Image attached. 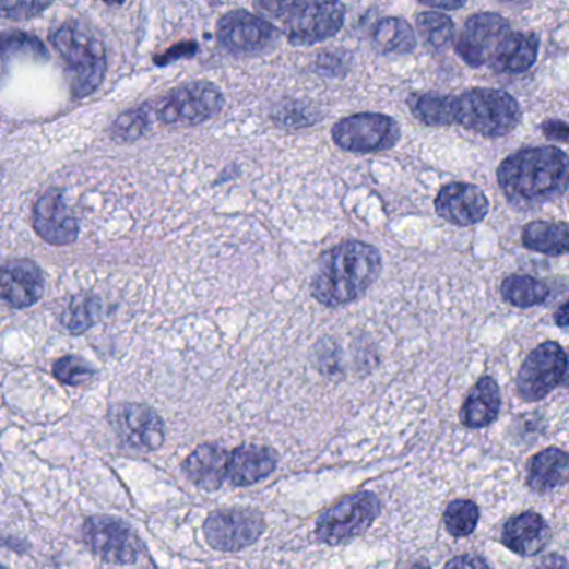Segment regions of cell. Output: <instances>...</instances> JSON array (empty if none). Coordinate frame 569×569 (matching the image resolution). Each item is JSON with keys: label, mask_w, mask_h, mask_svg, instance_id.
<instances>
[{"label": "cell", "mask_w": 569, "mask_h": 569, "mask_svg": "<svg viewBox=\"0 0 569 569\" xmlns=\"http://www.w3.org/2000/svg\"><path fill=\"white\" fill-rule=\"evenodd\" d=\"M513 28L502 15L496 12H479L471 15L458 37L454 49L471 68L488 64L496 47Z\"/></svg>", "instance_id": "4fadbf2b"}, {"label": "cell", "mask_w": 569, "mask_h": 569, "mask_svg": "<svg viewBox=\"0 0 569 569\" xmlns=\"http://www.w3.org/2000/svg\"><path fill=\"white\" fill-rule=\"evenodd\" d=\"M378 248L363 241L340 242L319 258L311 280V294L325 308L356 301L381 276Z\"/></svg>", "instance_id": "3957f363"}, {"label": "cell", "mask_w": 569, "mask_h": 569, "mask_svg": "<svg viewBox=\"0 0 569 569\" xmlns=\"http://www.w3.org/2000/svg\"><path fill=\"white\" fill-rule=\"evenodd\" d=\"M50 8V2H25V0H0V17L25 21Z\"/></svg>", "instance_id": "836d02e7"}, {"label": "cell", "mask_w": 569, "mask_h": 569, "mask_svg": "<svg viewBox=\"0 0 569 569\" xmlns=\"http://www.w3.org/2000/svg\"><path fill=\"white\" fill-rule=\"evenodd\" d=\"M496 179L509 204L533 211L568 191V156L555 145L520 149L499 164Z\"/></svg>", "instance_id": "7a4b0ae2"}, {"label": "cell", "mask_w": 569, "mask_h": 569, "mask_svg": "<svg viewBox=\"0 0 569 569\" xmlns=\"http://www.w3.org/2000/svg\"><path fill=\"white\" fill-rule=\"evenodd\" d=\"M542 131L545 132L546 138L556 139V141H568V125L558 119H549L542 126Z\"/></svg>", "instance_id": "8d00e7d4"}, {"label": "cell", "mask_w": 569, "mask_h": 569, "mask_svg": "<svg viewBox=\"0 0 569 569\" xmlns=\"http://www.w3.org/2000/svg\"><path fill=\"white\" fill-rule=\"evenodd\" d=\"M521 241L530 251L559 258L569 249L568 224L533 221L521 230Z\"/></svg>", "instance_id": "cb8c5ba5"}, {"label": "cell", "mask_w": 569, "mask_h": 569, "mask_svg": "<svg viewBox=\"0 0 569 569\" xmlns=\"http://www.w3.org/2000/svg\"><path fill=\"white\" fill-rule=\"evenodd\" d=\"M568 303L561 305V308L555 312V322L559 325V328L566 329L568 328Z\"/></svg>", "instance_id": "ab89813d"}, {"label": "cell", "mask_w": 569, "mask_h": 569, "mask_svg": "<svg viewBox=\"0 0 569 569\" xmlns=\"http://www.w3.org/2000/svg\"><path fill=\"white\" fill-rule=\"evenodd\" d=\"M407 107L417 121L431 128L460 126L483 138L511 134L523 119L520 103L511 94L493 87H473L464 93L413 94Z\"/></svg>", "instance_id": "6da1fadb"}, {"label": "cell", "mask_w": 569, "mask_h": 569, "mask_svg": "<svg viewBox=\"0 0 569 569\" xmlns=\"http://www.w3.org/2000/svg\"><path fill=\"white\" fill-rule=\"evenodd\" d=\"M264 526V518L256 509H220L205 520V542L217 552H241L258 542Z\"/></svg>", "instance_id": "7c38bea8"}, {"label": "cell", "mask_w": 569, "mask_h": 569, "mask_svg": "<svg viewBox=\"0 0 569 569\" xmlns=\"http://www.w3.org/2000/svg\"><path fill=\"white\" fill-rule=\"evenodd\" d=\"M568 357L555 341L540 344L524 359L517 378L518 394L527 403H536L555 391L566 378Z\"/></svg>", "instance_id": "8fae6325"}, {"label": "cell", "mask_w": 569, "mask_h": 569, "mask_svg": "<svg viewBox=\"0 0 569 569\" xmlns=\"http://www.w3.org/2000/svg\"><path fill=\"white\" fill-rule=\"evenodd\" d=\"M50 40L68 66L74 96L93 94L106 75L107 59L103 43L75 22L56 28L50 34Z\"/></svg>", "instance_id": "5b68a950"}, {"label": "cell", "mask_w": 569, "mask_h": 569, "mask_svg": "<svg viewBox=\"0 0 569 569\" xmlns=\"http://www.w3.org/2000/svg\"><path fill=\"white\" fill-rule=\"evenodd\" d=\"M501 410V391L493 378H482L471 389L461 407L460 419L466 428L479 429L491 425Z\"/></svg>", "instance_id": "7402d4cb"}, {"label": "cell", "mask_w": 569, "mask_h": 569, "mask_svg": "<svg viewBox=\"0 0 569 569\" xmlns=\"http://www.w3.org/2000/svg\"><path fill=\"white\" fill-rule=\"evenodd\" d=\"M0 569H8V568H4V566H0Z\"/></svg>", "instance_id": "b9f144b4"}, {"label": "cell", "mask_w": 569, "mask_h": 569, "mask_svg": "<svg viewBox=\"0 0 569 569\" xmlns=\"http://www.w3.org/2000/svg\"><path fill=\"white\" fill-rule=\"evenodd\" d=\"M99 309L96 299L82 296L75 297L71 306L66 309L64 316H62V324L71 333H84L85 329L91 328L96 322Z\"/></svg>", "instance_id": "4dcf8cb0"}, {"label": "cell", "mask_w": 569, "mask_h": 569, "mask_svg": "<svg viewBox=\"0 0 569 569\" xmlns=\"http://www.w3.org/2000/svg\"><path fill=\"white\" fill-rule=\"evenodd\" d=\"M379 511L381 502L372 493L363 491L347 496L319 518L316 523V536L325 545H343L366 533L379 517Z\"/></svg>", "instance_id": "52a82bcc"}, {"label": "cell", "mask_w": 569, "mask_h": 569, "mask_svg": "<svg viewBox=\"0 0 569 569\" xmlns=\"http://www.w3.org/2000/svg\"><path fill=\"white\" fill-rule=\"evenodd\" d=\"M549 289L545 281L536 280L526 274H513L501 283V297L514 308L527 309L548 301Z\"/></svg>", "instance_id": "4316f807"}, {"label": "cell", "mask_w": 569, "mask_h": 569, "mask_svg": "<svg viewBox=\"0 0 569 569\" xmlns=\"http://www.w3.org/2000/svg\"><path fill=\"white\" fill-rule=\"evenodd\" d=\"M43 293V271L36 262L17 259L0 269V297L14 308H31Z\"/></svg>", "instance_id": "e0dca14e"}, {"label": "cell", "mask_w": 569, "mask_h": 569, "mask_svg": "<svg viewBox=\"0 0 569 569\" xmlns=\"http://www.w3.org/2000/svg\"><path fill=\"white\" fill-rule=\"evenodd\" d=\"M318 119L315 107L306 106L301 100H284L273 112L274 125L283 129L309 128L319 122Z\"/></svg>", "instance_id": "f546056e"}, {"label": "cell", "mask_w": 569, "mask_h": 569, "mask_svg": "<svg viewBox=\"0 0 569 569\" xmlns=\"http://www.w3.org/2000/svg\"><path fill=\"white\" fill-rule=\"evenodd\" d=\"M549 537L552 530L548 523L534 511L506 521L501 533L502 545L520 556L540 555L548 546Z\"/></svg>", "instance_id": "ac0fdd59"}, {"label": "cell", "mask_w": 569, "mask_h": 569, "mask_svg": "<svg viewBox=\"0 0 569 569\" xmlns=\"http://www.w3.org/2000/svg\"><path fill=\"white\" fill-rule=\"evenodd\" d=\"M43 61L47 50L37 37L12 33L0 37V85L11 74V66L19 61Z\"/></svg>", "instance_id": "d4e9b609"}, {"label": "cell", "mask_w": 569, "mask_h": 569, "mask_svg": "<svg viewBox=\"0 0 569 569\" xmlns=\"http://www.w3.org/2000/svg\"><path fill=\"white\" fill-rule=\"evenodd\" d=\"M229 453L217 444H202L185 461V471L198 488L216 491L227 477Z\"/></svg>", "instance_id": "44dd1931"}, {"label": "cell", "mask_w": 569, "mask_h": 569, "mask_svg": "<svg viewBox=\"0 0 569 569\" xmlns=\"http://www.w3.org/2000/svg\"><path fill=\"white\" fill-rule=\"evenodd\" d=\"M372 44L381 54H411L417 47V37L404 19L384 17L372 31Z\"/></svg>", "instance_id": "484cf974"}, {"label": "cell", "mask_w": 569, "mask_h": 569, "mask_svg": "<svg viewBox=\"0 0 569 569\" xmlns=\"http://www.w3.org/2000/svg\"><path fill=\"white\" fill-rule=\"evenodd\" d=\"M110 425L125 444L142 451H154L164 442V425L159 414L144 404L125 403L109 413Z\"/></svg>", "instance_id": "5bb4252c"}, {"label": "cell", "mask_w": 569, "mask_h": 569, "mask_svg": "<svg viewBox=\"0 0 569 569\" xmlns=\"http://www.w3.org/2000/svg\"><path fill=\"white\" fill-rule=\"evenodd\" d=\"M54 376L62 384L81 386L96 376L93 366L79 356H64L59 361L54 363Z\"/></svg>", "instance_id": "1f68e13d"}, {"label": "cell", "mask_w": 569, "mask_h": 569, "mask_svg": "<svg viewBox=\"0 0 569 569\" xmlns=\"http://www.w3.org/2000/svg\"><path fill=\"white\" fill-rule=\"evenodd\" d=\"M224 94L213 82L195 81L177 87L157 106L159 121L170 126H195L213 119L224 107Z\"/></svg>", "instance_id": "9c48e42d"}, {"label": "cell", "mask_w": 569, "mask_h": 569, "mask_svg": "<svg viewBox=\"0 0 569 569\" xmlns=\"http://www.w3.org/2000/svg\"><path fill=\"white\" fill-rule=\"evenodd\" d=\"M277 466V454L265 446L246 444L229 454L227 479L237 488L256 485Z\"/></svg>", "instance_id": "d6986e66"}, {"label": "cell", "mask_w": 569, "mask_h": 569, "mask_svg": "<svg viewBox=\"0 0 569 569\" xmlns=\"http://www.w3.org/2000/svg\"><path fill=\"white\" fill-rule=\"evenodd\" d=\"M479 521V508L470 499H457L446 508L444 526L454 537L470 536Z\"/></svg>", "instance_id": "f1b7e54d"}, {"label": "cell", "mask_w": 569, "mask_h": 569, "mask_svg": "<svg viewBox=\"0 0 569 569\" xmlns=\"http://www.w3.org/2000/svg\"><path fill=\"white\" fill-rule=\"evenodd\" d=\"M220 46L233 56H258L277 43L280 31L273 22L245 9L227 12L217 22Z\"/></svg>", "instance_id": "30bf717a"}, {"label": "cell", "mask_w": 569, "mask_h": 569, "mask_svg": "<svg viewBox=\"0 0 569 569\" xmlns=\"http://www.w3.org/2000/svg\"><path fill=\"white\" fill-rule=\"evenodd\" d=\"M416 27L425 43L435 50L446 49L453 43L457 34L453 19L436 11H426L417 15Z\"/></svg>", "instance_id": "83f0119b"}, {"label": "cell", "mask_w": 569, "mask_h": 569, "mask_svg": "<svg viewBox=\"0 0 569 569\" xmlns=\"http://www.w3.org/2000/svg\"><path fill=\"white\" fill-rule=\"evenodd\" d=\"M85 545L109 565H135L147 556L139 534L125 521L110 517L88 518L82 527Z\"/></svg>", "instance_id": "ba28073f"}, {"label": "cell", "mask_w": 569, "mask_h": 569, "mask_svg": "<svg viewBox=\"0 0 569 569\" xmlns=\"http://www.w3.org/2000/svg\"><path fill=\"white\" fill-rule=\"evenodd\" d=\"M540 36L534 33H511L496 47L488 66L501 74H524L537 61Z\"/></svg>", "instance_id": "ffe728a7"}, {"label": "cell", "mask_w": 569, "mask_h": 569, "mask_svg": "<svg viewBox=\"0 0 569 569\" xmlns=\"http://www.w3.org/2000/svg\"><path fill=\"white\" fill-rule=\"evenodd\" d=\"M256 8L280 24L281 33L293 46H315L331 39L343 28L346 5L341 2H256Z\"/></svg>", "instance_id": "277c9868"}, {"label": "cell", "mask_w": 569, "mask_h": 569, "mask_svg": "<svg viewBox=\"0 0 569 569\" xmlns=\"http://www.w3.org/2000/svg\"><path fill=\"white\" fill-rule=\"evenodd\" d=\"M423 4L428 5V8L436 9V11H458V9H463L466 5L464 0H457V2H439V0H423Z\"/></svg>", "instance_id": "f35d334b"}, {"label": "cell", "mask_w": 569, "mask_h": 569, "mask_svg": "<svg viewBox=\"0 0 569 569\" xmlns=\"http://www.w3.org/2000/svg\"><path fill=\"white\" fill-rule=\"evenodd\" d=\"M568 477V454L559 448H548L531 458L527 466V486L545 495L565 485Z\"/></svg>", "instance_id": "603a6c76"}, {"label": "cell", "mask_w": 569, "mask_h": 569, "mask_svg": "<svg viewBox=\"0 0 569 569\" xmlns=\"http://www.w3.org/2000/svg\"><path fill=\"white\" fill-rule=\"evenodd\" d=\"M316 66L321 74L331 75V78H340L344 74L343 68H347L344 64V56H337L336 52H322Z\"/></svg>", "instance_id": "e575fe53"}, {"label": "cell", "mask_w": 569, "mask_h": 569, "mask_svg": "<svg viewBox=\"0 0 569 569\" xmlns=\"http://www.w3.org/2000/svg\"><path fill=\"white\" fill-rule=\"evenodd\" d=\"M444 569H491L485 559L474 555L457 556L446 562Z\"/></svg>", "instance_id": "d590c367"}, {"label": "cell", "mask_w": 569, "mask_h": 569, "mask_svg": "<svg viewBox=\"0 0 569 569\" xmlns=\"http://www.w3.org/2000/svg\"><path fill=\"white\" fill-rule=\"evenodd\" d=\"M435 211L453 226H476L489 214V199L482 189L470 182H449L439 189Z\"/></svg>", "instance_id": "9a60e30c"}, {"label": "cell", "mask_w": 569, "mask_h": 569, "mask_svg": "<svg viewBox=\"0 0 569 569\" xmlns=\"http://www.w3.org/2000/svg\"><path fill=\"white\" fill-rule=\"evenodd\" d=\"M413 569H429L428 566L417 565L413 566Z\"/></svg>", "instance_id": "60d3db41"}, {"label": "cell", "mask_w": 569, "mask_h": 569, "mask_svg": "<svg viewBox=\"0 0 569 569\" xmlns=\"http://www.w3.org/2000/svg\"><path fill=\"white\" fill-rule=\"evenodd\" d=\"M34 227L44 241L54 246L71 245L78 239L79 224L66 205L62 192L50 189L34 209Z\"/></svg>", "instance_id": "2e32d148"}, {"label": "cell", "mask_w": 569, "mask_h": 569, "mask_svg": "<svg viewBox=\"0 0 569 569\" xmlns=\"http://www.w3.org/2000/svg\"><path fill=\"white\" fill-rule=\"evenodd\" d=\"M147 116L144 110H129L122 114L114 125L112 134L117 141L131 142L141 138L147 129Z\"/></svg>", "instance_id": "d6a6232c"}, {"label": "cell", "mask_w": 569, "mask_h": 569, "mask_svg": "<svg viewBox=\"0 0 569 569\" xmlns=\"http://www.w3.org/2000/svg\"><path fill=\"white\" fill-rule=\"evenodd\" d=\"M534 569H568V562L562 556L548 555L537 561Z\"/></svg>", "instance_id": "74e56055"}, {"label": "cell", "mask_w": 569, "mask_h": 569, "mask_svg": "<svg viewBox=\"0 0 569 569\" xmlns=\"http://www.w3.org/2000/svg\"><path fill=\"white\" fill-rule=\"evenodd\" d=\"M331 138L334 144L346 153H382L400 142L401 126L396 119L386 114H353L333 126Z\"/></svg>", "instance_id": "8992f818"}]
</instances>
